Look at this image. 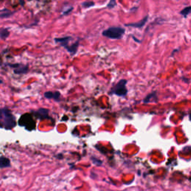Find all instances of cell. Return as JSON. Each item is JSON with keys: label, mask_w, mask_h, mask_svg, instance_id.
Instances as JSON below:
<instances>
[{"label": "cell", "mask_w": 191, "mask_h": 191, "mask_svg": "<svg viewBox=\"0 0 191 191\" xmlns=\"http://www.w3.org/2000/svg\"><path fill=\"white\" fill-rule=\"evenodd\" d=\"M1 123L2 127L6 129H11L16 126V119L8 108L1 110Z\"/></svg>", "instance_id": "6da1fadb"}, {"label": "cell", "mask_w": 191, "mask_h": 191, "mask_svg": "<svg viewBox=\"0 0 191 191\" xmlns=\"http://www.w3.org/2000/svg\"><path fill=\"white\" fill-rule=\"evenodd\" d=\"M125 29L122 27H110L102 31V35L110 39H120L125 34Z\"/></svg>", "instance_id": "7a4b0ae2"}, {"label": "cell", "mask_w": 191, "mask_h": 191, "mask_svg": "<svg viewBox=\"0 0 191 191\" xmlns=\"http://www.w3.org/2000/svg\"><path fill=\"white\" fill-rule=\"evenodd\" d=\"M128 81L126 79H121L116 85H114L111 89L110 93L118 96L120 97L126 96L128 93V89L126 87V84Z\"/></svg>", "instance_id": "3957f363"}, {"label": "cell", "mask_w": 191, "mask_h": 191, "mask_svg": "<svg viewBox=\"0 0 191 191\" xmlns=\"http://www.w3.org/2000/svg\"><path fill=\"white\" fill-rule=\"evenodd\" d=\"M19 125L22 126H25L29 130L34 129L35 127V121L31 119V116H29L28 114H25L22 116L19 120Z\"/></svg>", "instance_id": "277c9868"}, {"label": "cell", "mask_w": 191, "mask_h": 191, "mask_svg": "<svg viewBox=\"0 0 191 191\" xmlns=\"http://www.w3.org/2000/svg\"><path fill=\"white\" fill-rule=\"evenodd\" d=\"M9 67L14 68V73L15 74H25L29 71V67L28 65H24L22 64H8Z\"/></svg>", "instance_id": "5b68a950"}, {"label": "cell", "mask_w": 191, "mask_h": 191, "mask_svg": "<svg viewBox=\"0 0 191 191\" xmlns=\"http://www.w3.org/2000/svg\"><path fill=\"white\" fill-rule=\"evenodd\" d=\"M149 19V16H146L143 19H141L140 21L138 23H128L126 24V26H128V27H133L137 28V29H142L146 24L147 21Z\"/></svg>", "instance_id": "8992f818"}, {"label": "cell", "mask_w": 191, "mask_h": 191, "mask_svg": "<svg viewBox=\"0 0 191 191\" xmlns=\"http://www.w3.org/2000/svg\"><path fill=\"white\" fill-rule=\"evenodd\" d=\"M72 39L71 37H57L55 38V41L60 44V46L64 47V49L69 46V42Z\"/></svg>", "instance_id": "52a82bcc"}, {"label": "cell", "mask_w": 191, "mask_h": 191, "mask_svg": "<svg viewBox=\"0 0 191 191\" xmlns=\"http://www.w3.org/2000/svg\"><path fill=\"white\" fill-rule=\"evenodd\" d=\"M44 96L47 98H49V99L53 98V99H55V101H59L60 100L61 93L60 92H58V91H56V92H54V93L49 91V92H46V93H44Z\"/></svg>", "instance_id": "ba28073f"}, {"label": "cell", "mask_w": 191, "mask_h": 191, "mask_svg": "<svg viewBox=\"0 0 191 191\" xmlns=\"http://www.w3.org/2000/svg\"><path fill=\"white\" fill-rule=\"evenodd\" d=\"M158 102V96H157L156 92H152L143 99V103L145 104L149 102Z\"/></svg>", "instance_id": "9c48e42d"}, {"label": "cell", "mask_w": 191, "mask_h": 191, "mask_svg": "<svg viewBox=\"0 0 191 191\" xmlns=\"http://www.w3.org/2000/svg\"><path fill=\"white\" fill-rule=\"evenodd\" d=\"M79 46V41H76V42L74 43L73 44L71 45V46H68V47H66L65 49H67V51L68 52H70V54L71 55H74L77 52Z\"/></svg>", "instance_id": "30bf717a"}, {"label": "cell", "mask_w": 191, "mask_h": 191, "mask_svg": "<svg viewBox=\"0 0 191 191\" xmlns=\"http://www.w3.org/2000/svg\"><path fill=\"white\" fill-rule=\"evenodd\" d=\"M35 115L37 118L41 119V120L46 119V118H48L49 110L47 109H44V108H41L37 111L35 112Z\"/></svg>", "instance_id": "8fae6325"}, {"label": "cell", "mask_w": 191, "mask_h": 191, "mask_svg": "<svg viewBox=\"0 0 191 191\" xmlns=\"http://www.w3.org/2000/svg\"><path fill=\"white\" fill-rule=\"evenodd\" d=\"M11 164H10V160H8V158H4V157H2L1 158V160H0V166L2 168H5V167H8L10 166Z\"/></svg>", "instance_id": "7c38bea8"}, {"label": "cell", "mask_w": 191, "mask_h": 191, "mask_svg": "<svg viewBox=\"0 0 191 191\" xmlns=\"http://www.w3.org/2000/svg\"><path fill=\"white\" fill-rule=\"evenodd\" d=\"M13 14H14V13L11 11H10L8 9L4 8V9H2V11H1L0 17H1V18H6L8 17H11Z\"/></svg>", "instance_id": "4fadbf2b"}, {"label": "cell", "mask_w": 191, "mask_h": 191, "mask_svg": "<svg viewBox=\"0 0 191 191\" xmlns=\"http://www.w3.org/2000/svg\"><path fill=\"white\" fill-rule=\"evenodd\" d=\"M10 32L8 29H2L0 31V37L2 40H5L9 37Z\"/></svg>", "instance_id": "5bb4252c"}, {"label": "cell", "mask_w": 191, "mask_h": 191, "mask_svg": "<svg viewBox=\"0 0 191 191\" xmlns=\"http://www.w3.org/2000/svg\"><path fill=\"white\" fill-rule=\"evenodd\" d=\"M180 14H182L184 18L187 17L190 14H191V6H188V7L184 8L182 11L180 12Z\"/></svg>", "instance_id": "9a60e30c"}, {"label": "cell", "mask_w": 191, "mask_h": 191, "mask_svg": "<svg viewBox=\"0 0 191 191\" xmlns=\"http://www.w3.org/2000/svg\"><path fill=\"white\" fill-rule=\"evenodd\" d=\"M81 5L85 8H89L93 7L95 5V3L93 2H85L81 4Z\"/></svg>", "instance_id": "2e32d148"}, {"label": "cell", "mask_w": 191, "mask_h": 191, "mask_svg": "<svg viewBox=\"0 0 191 191\" xmlns=\"http://www.w3.org/2000/svg\"><path fill=\"white\" fill-rule=\"evenodd\" d=\"M116 5V0H110V2L107 5V8L109 9H112V8H115Z\"/></svg>", "instance_id": "e0dca14e"}, {"label": "cell", "mask_w": 191, "mask_h": 191, "mask_svg": "<svg viewBox=\"0 0 191 191\" xmlns=\"http://www.w3.org/2000/svg\"><path fill=\"white\" fill-rule=\"evenodd\" d=\"M72 11H73V7H70L69 9L66 10V11H64L63 12V15H67V14H70Z\"/></svg>", "instance_id": "ac0fdd59"}, {"label": "cell", "mask_w": 191, "mask_h": 191, "mask_svg": "<svg viewBox=\"0 0 191 191\" xmlns=\"http://www.w3.org/2000/svg\"><path fill=\"white\" fill-rule=\"evenodd\" d=\"M132 38H134V41H137V42H138V43H140V41H139V40H137V39L136 38V37H134V36H132Z\"/></svg>", "instance_id": "d6986e66"}, {"label": "cell", "mask_w": 191, "mask_h": 191, "mask_svg": "<svg viewBox=\"0 0 191 191\" xmlns=\"http://www.w3.org/2000/svg\"><path fill=\"white\" fill-rule=\"evenodd\" d=\"M189 119H190V121H191V112H190V115H189Z\"/></svg>", "instance_id": "ffe728a7"}, {"label": "cell", "mask_w": 191, "mask_h": 191, "mask_svg": "<svg viewBox=\"0 0 191 191\" xmlns=\"http://www.w3.org/2000/svg\"><path fill=\"white\" fill-rule=\"evenodd\" d=\"M138 1H139V0H138Z\"/></svg>", "instance_id": "44dd1931"}]
</instances>
